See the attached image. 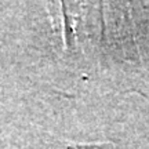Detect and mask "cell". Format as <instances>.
<instances>
[{
  "label": "cell",
  "mask_w": 149,
  "mask_h": 149,
  "mask_svg": "<svg viewBox=\"0 0 149 149\" xmlns=\"http://www.w3.org/2000/svg\"><path fill=\"white\" fill-rule=\"evenodd\" d=\"M112 142H72V141H61L57 142L54 149H113Z\"/></svg>",
  "instance_id": "cell-1"
}]
</instances>
